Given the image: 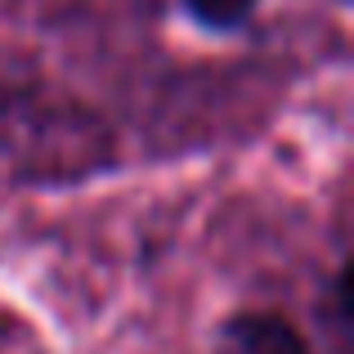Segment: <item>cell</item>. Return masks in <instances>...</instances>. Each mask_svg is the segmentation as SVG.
Listing matches in <instances>:
<instances>
[{"label": "cell", "instance_id": "7a4b0ae2", "mask_svg": "<svg viewBox=\"0 0 354 354\" xmlns=\"http://www.w3.org/2000/svg\"><path fill=\"white\" fill-rule=\"evenodd\" d=\"M189 9V18L207 32H238V27L251 23L260 0H180Z\"/></svg>", "mask_w": 354, "mask_h": 354}, {"label": "cell", "instance_id": "6da1fadb", "mask_svg": "<svg viewBox=\"0 0 354 354\" xmlns=\"http://www.w3.org/2000/svg\"><path fill=\"white\" fill-rule=\"evenodd\" d=\"M220 354H314L305 332L287 323L283 314L269 310H247L234 314L220 332Z\"/></svg>", "mask_w": 354, "mask_h": 354}]
</instances>
